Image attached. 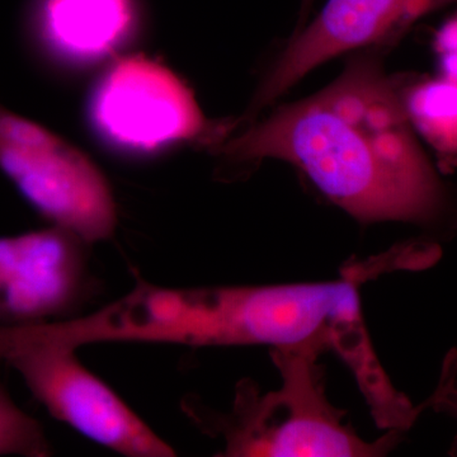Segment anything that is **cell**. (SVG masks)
Returning <instances> with one entry per match:
<instances>
[{
	"mask_svg": "<svg viewBox=\"0 0 457 457\" xmlns=\"http://www.w3.org/2000/svg\"><path fill=\"white\" fill-rule=\"evenodd\" d=\"M423 404L425 408L445 414L457 423V350L447 352L442 362L437 386ZM449 453L451 456H457V433L451 444Z\"/></svg>",
	"mask_w": 457,
	"mask_h": 457,
	"instance_id": "11",
	"label": "cell"
},
{
	"mask_svg": "<svg viewBox=\"0 0 457 457\" xmlns=\"http://www.w3.org/2000/svg\"><path fill=\"white\" fill-rule=\"evenodd\" d=\"M220 152L239 162H287L361 221L433 227L453 204L396 84L374 59L354 60L326 88L278 108Z\"/></svg>",
	"mask_w": 457,
	"mask_h": 457,
	"instance_id": "1",
	"label": "cell"
},
{
	"mask_svg": "<svg viewBox=\"0 0 457 457\" xmlns=\"http://www.w3.org/2000/svg\"><path fill=\"white\" fill-rule=\"evenodd\" d=\"M403 107L418 137L431 147L441 170L457 167V83L422 78L399 90Z\"/></svg>",
	"mask_w": 457,
	"mask_h": 457,
	"instance_id": "9",
	"label": "cell"
},
{
	"mask_svg": "<svg viewBox=\"0 0 457 457\" xmlns=\"http://www.w3.org/2000/svg\"><path fill=\"white\" fill-rule=\"evenodd\" d=\"M457 0H328L315 20L288 41L255 95V113L318 66L370 45L394 40L409 27Z\"/></svg>",
	"mask_w": 457,
	"mask_h": 457,
	"instance_id": "7",
	"label": "cell"
},
{
	"mask_svg": "<svg viewBox=\"0 0 457 457\" xmlns=\"http://www.w3.org/2000/svg\"><path fill=\"white\" fill-rule=\"evenodd\" d=\"M47 457L53 447L37 420L22 411L0 380V456Z\"/></svg>",
	"mask_w": 457,
	"mask_h": 457,
	"instance_id": "10",
	"label": "cell"
},
{
	"mask_svg": "<svg viewBox=\"0 0 457 457\" xmlns=\"http://www.w3.org/2000/svg\"><path fill=\"white\" fill-rule=\"evenodd\" d=\"M312 4V0H302V8H300V20H299V27L300 29L305 22L306 18L309 16V11H311V7Z\"/></svg>",
	"mask_w": 457,
	"mask_h": 457,
	"instance_id": "13",
	"label": "cell"
},
{
	"mask_svg": "<svg viewBox=\"0 0 457 457\" xmlns=\"http://www.w3.org/2000/svg\"><path fill=\"white\" fill-rule=\"evenodd\" d=\"M433 50L442 77L457 83V12L436 32Z\"/></svg>",
	"mask_w": 457,
	"mask_h": 457,
	"instance_id": "12",
	"label": "cell"
},
{
	"mask_svg": "<svg viewBox=\"0 0 457 457\" xmlns=\"http://www.w3.org/2000/svg\"><path fill=\"white\" fill-rule=\"evenodd\" d=\"M0 171L27 204L89 245L117 227L112 189L101 170L49 129L0 104Z\"/></svg>",
	"mask_w": 457,
	"mask_h": 457,
	"instance_id": "5",
	"label": "cell"
},
{
	"mask_svg": "<svg viewBox=\"0 0 457 457\" xmlns=\"http://www.w3.org/2000/svg\"><path fill=\"white\" fill-rule=\"evenodd\" d=\"M324 352L314 347L270 350L281 386L262 392L255 381L237 385L227 413L189 403V416L204 433L224 441L225 457L384 456L402 433L387 431L374 442L362 440L345 422V411L329 402Z\"/></svg>",
	"mask_w": 457,
	"mask_h": 457,
	"instance_id": "3",
	"label": "cell"
},
{
	"mask_svg": "<svg viewBox=\"0 0 457 457\" xmlns=\"http://www.w3.org/2000/svg\"><path fill=\"white\" fill-rule=\"evenodd\" d=\"M381 262L356 264L333 281L187 288L183 343L336 352L356 378L372 416H393L405 395L376 356L360 299L361 284L385 269Z\"/></svg>",
	"mask_w": 457,
	"mask_h": 457,
	"instance_id": "2",
	"label": "cell"
},
{
	"mask_svg": "<svg viewBox=\"0 0 457 457\" xmlns=\"http://www.w3.org/2000/svg\"><path fill=\"white\" fill-rule=\"evenodd\" d=\"M137 25L134 0H32L27 29L36 49L87 64L110 56Z\"/></svg>",
	"mask_w": 457,
	"mask_h": 457,
	"instance_id": "8",
	"label": "cell"
},
{
	"mask_svg": "<svg viewBox=\"0 0 457 457\" xmlns=\"http://www.w3.org/2000/svg\"><path fill=\"white\" fill-rule=\"evenodd\" d=\"M89 116L102 139L140 154L187 141L220 145L228 129L207 121L187 84L145 55L107 69L90 96Z\"/></svg>",
	"mask_w": 457,
	"mask_h": 457,
	"instance_id": "6",
	"label": "cell"
},
{
	"mask_svg": "<svg viewBox=\"0 0 457 457\" xmlns=\"http://www.w3.org/2000/svg\"><path fill=\"white\" fill-rule=\"evenodd\" d=\"M0 362L16 370L51 416L88 440L123 456H176L75 350L42 341L23 326L0 324Z\"/></svg>",
	"mask_w": 457,
	"mask_h": 457,
	"instance_id": "4",
	"label": "cell"
}]
</instances>
